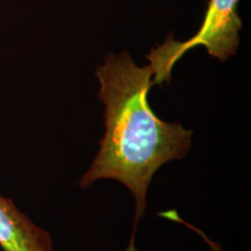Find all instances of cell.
Wrapping results in <instances>:
<instances>
[{
  "label": "cell",
  "mask_w": 251,
  "mask_h": 251,
  "mask_svg": "<svg viewBox=\"0 0 251 251\" xmlns=\"http://www.w3.org/2000/svg\"><path fill=\"white\" fill-rule=\"evenodd\" d=\"M99 99L105 105V134L92 164L81 177L85 188L100 179L120 181L133 193L134 243L139 220L146 212L147 192L163 165L184 158L192 147V130L163 121L148 101L153 85L150 65L139 67L127 51L108 54L97 68Z\"/></svg>",
  "instance_id": "obj_1"
},
{
  "label": "cell",
  "mask_w": 251,
  "mask_h": 251,
  "mask_svg": "<svg viewBox=\"0 0 251 251\" xmlns=\"http://www.w3.org/2000/svg\"><path fill=\"white\" fill-rule=\"evenodd\" d=\"M238 2L240 0H209L201 26L191 39L179 42L170 35L163 45L151 49L147 58L153 72V85L169 83L176 63L198 46L205 47L209 56L221 62L236 54L242 28Z\"/></svg>",
  "instance_id": "obj_2"
},
{
  "label": "cell",
  "mask_w": 251,
  "mask_h": 251,
  "mask_svg": "<svg viewBox=\"0 0 251 251\" xmlns=\"http://www.w3.org/2000/svg\"><path fill=\"white\" fill-rule=\"evenodd\" d=\"M0 248L2 251H52L48 231L37 227L8 198L0 196Z\"/></svg>",
  "instance_id": "obj_3"
},
{
  "label": "cell",
  "mask_w": 251,
  "mask_h": 251,
  "mask_svg": "<svg viewBox=\"0 0 251 251\" xmlns=\"http://www.w3.org/2000/svg\"><path fill=\"white\" fill-rule=\"evenodd\" d=\"M158 215H159V216H162L163 219L170 220V221L178 222V224H181V225L186 226L187 228L192 229V230L196 231L197 234H199L200 236H201V237L203 238V241H205V242H206L207 244H208V247L211 248L212 251H224V250H222L221 246H220L219 243H216V242H214V241L209 240V238L207 237V235H206L205 233H203L202 230H200V229H198L197 227H194L193 225L188 224V222H186V221H185V220L181 219L180 216H179V214H178V212H177V211H174V209H170V211H166V212H161V213H158Z\"/></svg>",
  "instance_id": "obj_4"
},
{
  "label": "cell",
  "mask_w": 251,
  "mask_h": 251,
  "mask_svg": "<svg viewBox=\"0 0 251 251\" xmlns=\"http://www.w3.org/2000/svg\"><path fill=\"white\" fill-rule=\"evenodd\" d=\"M127 251H137L136 248H135V246H134V243H129V247H128Z\"/></svg>",
  "instance_id": "obj_5"
}]
</instances>
